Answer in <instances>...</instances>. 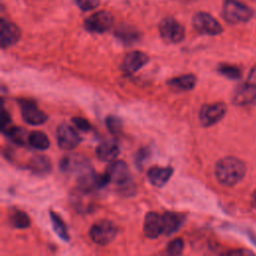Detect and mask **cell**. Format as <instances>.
<instances>
[{
	"instance_id": "cell-1",
	"label": "cell",
	"mask_w": 256,
	"mask_h": 256,
	"mask_svg": "<svg viewBox=\"0 0 256 256\" xmlns=\"http://www.w3.org/2000/svg\"><path fill=\"white\" fill-rule=\"evenodd\" d=\"M246 173L243 161L236 157L227 156L220 159L215 166V176L223 186H234L239 183Z\"/></svg>"
},
{
	"instance_id": "cell-2",
	"label": "cell",
	"mask_w": 256,
	"mask_h": 256,
	"mask_svg": "<svg viewBox=\"0 0 256 256\" xmlns=\"http://www.w3.org/2000/svg\"><path fill=\"white\" fill-rule=\"evenodd\" d=\"M222 13L224 19L232 24L247 22L253 16V11L237 0H225Z\"/></svg>"
},
{
	"instance_id": "cell-3",
	"label": "cell",
	"mask_w": 256,
	"mask_h": 256,
	"mask_svg": "<svg viewBox=\"0 0 256 256\" xmlns=\"http://www.w3.org/2000/svg\"><path fill=\"white\" fill-rule=\"evenodd\" d=\"M118 233L117 226L110 220H99L94 223L89 231L90 238L99 245L109 244Z\"/></svg>"
},
{
	"instance_id": "cell-4",
	"label": "cell",
	"mask_w": 256,
	"mask_h": 256,
	"mask_svg": "<svg viewBox=\"0 0 256 256\" xmlns=\"http://www.w3.org/2000/svg\"><path fill=\"white\" fill-rule=\"evenodd\" d=\"M159 32L163 40L173 44L181 42L185 37L184 27L171 17H167L160 22Z\"/></svg>"
},
{
	"instance_id": "cell-5",
	"label": "cell",
	"mask_w": 256,
	"mask_h": 256,
	"mask_svg": "<svg viewBox=\"0 0 256 256\" xmlns=\"http://www.w3.org/2000/svg\"><path fill=\"white\" fill-rule=\"evenodd\" d=\"M193 26L200 34L214 36L222 32V26L220 23L206 12H198L194 15Z\"/></svg>"
},
{
	"instance_id": "cell-6",
	"label": "cell",
	"mask_w": 256,
	"mask_h": 256,
	"mask_svg": "<svg viewBox=\"0 0 256 256\" xmlns=\"http://www.w3.org/2000/svg\"><path fill=\"white\" fill-rule=\"evenodd\" d=\"M226 105L223 102L205 104L199 112V120L205 127L212 126L219 122L226 114Z\"/></svg>"
},
{
	"instance_id": "cell-7",
	"label": "cell",
	"mask_w": 256,
	"mask_h": 256,
	"mask_svg": "<svg viewBox=\"0 0 256 256\" xmlns=\"http://www.w3.org/2000/svg\"><path fill=\"white\" fill-rule=\"evenodd\" d=\"M113 23L112 14L106 10H100L89 16L85 22L84 26L86 30L93 33H103L110 29Z\"/></svg>"
},
{
	"instance_id": "cell-8",
	"label": "cell",
	"mask_w": 256,
	"mask_h": 256,
	"mask_svg": "<svg viewBox=\"0 0 256 256\" xmlns=\"http://www.w3.org/2000/svg\"><path fill=\"white\" fill-rule=\"evenodd\" d=\"M56 139L58 146L64 150H72L80 142V137L76 130L66 123H62L57 127Z\"/></svg>"
},
{
	"instance_id": "cell-9",
	"label": "cell",
	"mask_w": 256,
	"mask_h": 256,
	"mask_svg": "<svg viewBox=\"0 0 256 256\" xmlns=\"http://www.w3.org/2000/svg\"><path fill=\"white\" fill-rule=\"evenodd\" d=\"M106 175L109 181L118 185L126 186L130 182V173L127 164L122 160H114L107 167Z\"/></svg>"
},
{
	"instance_id": "cell-10",
	"label": "cell",
	"mask_w": 256,
	"mask_h": 256,
	"mask_svg": "<svg viewBox=\"0 0 256 256\" xmlns=\"http://www.w3.org/2000/svg\"><path fill=\"white\" fill-rule=\"evenodd\" d=\"M21 115L26 123L35 126L43 124L48 119L47 114L31 101H23L21 103Z\"/></svg>"
},
{
	"instance_id": "cell-11",
	"label": "cell",
	"mask_w": 256,
	"mask_h": 256,
	"mask_svg": "<svg viewBox=\"0 0 256 256\" xmlns=\"http://www.w3.org/2000/svg\"><path fill=\"white\" fill-rule=\"evenodd\" d=\"M21 31L18 26L4 18L0 21V43L2 48L14 45L20 39Z\"/></svg>"
},
{
	"instance_id": "cell-12",
	"label": "cell",
	"mask_w": 256,
	"mask_h": 256,
	"mask_svg": "<svg viewBox=\"0 0 256 256\" xmlns=\"http://www.w3.org/2000/svg\"><path fill=\"white\" fill-rule=\"evenodd\" d=\"M143 232L146 237L155 239L163 234V217L157 212H148L144 219Z\"/></svg>"
},
{
	"instance_id": "cell-13",
	"label": "cell",
	"mask_w": 256,
	"mask_h": 256,
	"mask_svg": "<svg viewBox=\"0 0 256 256\" xmlns=\"http://www.w3.org/2000/svg\"><path fill=\"white\" fill-rule=\"evenodd\" d=\"M233 101L237 105H247L256 101V82L249 80L237 88Z\"/></svg>"
},
{
	"instance_id": "cell-14",
	"label": "cell",
	"mask_w": 256,
	"mask_h": 256,
	"mask_svg": "<svg viewBox=\"0 0 256 256\" xmlns=\"http://www.w3.org/2000/svg\"><path fill=\"white\" fill-rule=\"evenodd\" d=\"M149 61L148 56L140 51H132L126 55L122 63V70L127 74H133Z\"/></svg>"
},
{
	"instance_id": "cell-15",
	"label": "cell",
	"mask_w": 256,
	"mask_h": 256,
	"mask_svg": "<svg viewBox=\"0 0 256 256\" xmlns=\"http://www.w3.org/2000/svg\"><path fill=\"white\" fill-rule=\"evenodd\" d=\"M96 155L101 161L112 162L116 159L120 152V148L118 143L113 139H108L102 141L96 147Z\"/></svg>"
},
{
	"instance_id": "cell-16",
	"label": "cell",
	"mask_w": 256,
	"mask_h": 256,
	"mask_svg": "<svg viewBox=\"0 0 256 256\" xmlns=\"http://www.w3.org/2000/svg\"><path fill=\"white\" fill-rule=\"evenodd\" d=\"M59 166L63 172L66 173H72V172H77L81 174L85 170L89 169L86 164V160L82 158L79 155H66L63 156L62 159L60 160Z\"/></svg>"
},
{
	"instance_id": "cell-17",
	"label": "cell",
	"mask_w": 256,
	"mask_h": 256,
	"mask_svg": "<svg viewBox=\"0 0 256 256\" xmlns=\"http://www.w3.org/2000/svg\"><path fill=\"white\" fill-rule=\"evenodd\" d=\"M172 174H173V169L171 167H160V166L151 167L147 172L149 181L156 187L164 186L169 181Z\"/></svg>"
},
{
	"instance_id": "cell-18",
	"label": "cell",
	"mask_w": 256,
	"mask_h": 256,
	"mask_svg": "<svg viewBox=\"0 0 256 256\" xmlns=\"http://www.w3.org/2000/svg\"><path fill=\"white\" fill-rule=\"evenodd\" d=\"M163 217V234L171 235L176 232L183 223V216L176 212H165Z\"/></svg>"
},
{
	"instance_id": "cell-19",
	"label": "cell",
	"mask_w": 256,
	"mask_h": 256,
	"mask_svg": "<svg viewBox=\"0 0 256 256\" xmlns=\"http://www.w3.org/2000/svg\"><path fill=\"white\" fill-rule=\"evenodd\" d=\"M167 83L178 90H191L196 84V77L193 74H185L172 78Z\"/></svg>"
},
{
	"instance_id": "cell-20",
	"label": "cell",
	"mask_w": 256,
	"mask_h": 256,
	"mask_svg": "<svg viewBox=\"0 0 256 256\" xmlns=\"http://www.w3.org/2000/svg\"><path fill=\"white\" fill-rule=\"evenodd\" d=\"M28 143L32 148L36 150H46L50 145L49 138L45 133L41 131H32L29 134Z\"/></svg>"
},
{
	"instance_id": "cell-21",
	"label": "cell",
	"mask_w": 256,
	"mask_h": 256,
	"mask_svg": "<svg viewBox=\"0 0 256 256\" xmlns=\"http://www.w3.org/2000/svg\"><path fill=\"white\" fill-rule=\"evenodd\" d=\"M28 166L32 172L37 174L48 173L51 169L50 160L47 157L42 155H37L33 157Z\"/></svg>"
},
{
	"instance_id": "cell-22",
	"label": "cell",
	"mask_w": 256,
	"mask_h": 256,
	"mask_svg": "<svg viewBox=\"0 0 256 256\" xmlns=\"http://www.w3.org/2000/svg\"><path fill=\"white\" fill-rule=\"evenodd\" d=\"M50 219H51V223H52V227L55 231V233L62 239L65 241L69 240V233L67 230V227L64 223V221L62 220V218L55 212L51 211L50 212Z\"/></svg>"
},
{
	"instance_id": "cell-23",
	"label": "cell",
	"mask_w": 256,
	"mask_h": 256,
	"mask_svg": "<svg viewBox=\"0 0 256 256\" xmlns=\"http://www.w3.org/2000/svg\"><path fill=\"white\" fill-rule=\"evenodd\" d=\"M3 133L18 145H24L26 141L28 142L29 135H27L26 131L21 127H8L3 131Z\"/></svg>"
},
{
	"instance_id": "cell-24",
	"label": "cell",
	"mask_w": 256,
	"mask_h": 256,
	"mask_svg": "<svg viewBox=\"0 0 256 256\" xmlns=\"http://www.w3.org/2000/svg\"><path fill=\"white\" fill-rule=\"evenodd\" d=\"M115 35L126 44H130L135 42L138 39V33L129 26L126 27H118L115 30Z\"/></svg>"
},
{
	"instance_id": "cell-25",
	"label": "cell",
	"mask_w": 256,
	"mask_h": 256,
	"mask_svg": "<svg viewBox=\"0 0 256 256\" xmlns=\"http://www.w3.org/2000/svg\"><path fill=\"white\" fill-rule=\"evenodd\" d=\"M10 222L14 227L19 229L27 228L30 225V219L28 215L25 212L20 210H16L11 214Z\"/></svg>"
},
{
	"instance_id": "cell-26",
	"label": "cell",
	"mask_w": 256,
	"mask_h": 256,
	"mask_svg": "<svg viewBox=\"0 0 256 256\" xmlns=\"http://www.w3.org/2000/svg\"><path fill=\"white\" fill-rule=\"evenodd\" d=\"M218 71L220 74L224 75L225 77H227L229 79H238L241 76V71L239 70V68L236 66H233V65L222 64L219 66Z\"/></svg>"
},
{
	"instance_id": "cell-27",
	"label": "cell",
	"mask_w": 256,
	"mask_h": 256,
	"mask_svg": "<svg viewBox=\"0 0 256 256\" xmlns=\"http://www.w3.org/2000/svg\"><path fill=\"white\" fill-rule=\"evenodd\" d=\"M184 247V242L181 238H176L170 241L167 245L166 252L168 256H180Z\"/></svg>"
},
{
	"instance_id": "cell-28",
	"label": "cell",
	"mask_w": 256,
	"mask_h": 256,
	"mask_svg": "<svg viewBox=\"0 0 256 256\" xmlns=\"http://www.w3.org/2000/svg\"><path fill=\"white\" fill-rule=\"evenodd\" d=\"M106 125H107V128L111 131V133L113 134H118L121 132L122 130V122L121 120L116 117V116H108L106 118Z\"/></svg>"
},
{
	"instance_id": "cell-29",
	"label": "cell",
	"mask_w": 256,
	"mask_h": 256,
	"mask_svg": "<svg viewBox=\"0 0 256 256\" xmlns=\"http://www.w3.org/2000/svg\"><path fill=\"white\" fill-rule=\"evenodd\" d=\"M100 3V0H76L77 6L83 10L88 11L96 8Z\"/></svg>"
},
{
	"instance_id": "cell-30",
	"label": "cell",
	"mask_w": 256,
	"mask_h": 256,
	"mask_svg": "<svg viewBox=\"0 0 256 256\" xmlns=\"http://www.w3.org/2000/svg\"><path fill=\"white\" fill-rule=\"evenodd\" d=\"M72 122L74 123V125L81 131L87 132L91 129V124L88 122V120H86L85 118L82 117H73L72 118Z\"/></svg>"
},
{
	"instance_id": "cell-31",
	"label": "cell",
	"mask_w": 256,
	"mask_h": 256,
	"mask_svg": "<svg viewBox=\"0 0 256 256\" xmlns=\"http://www.w3.org/2000/svg\"><path fill=\"white\" fill-rule=\"evenodd\" d=\"M227 256H256L251 250L246 248L232 249L227 253Z\"/></svg>"
},
{
	"instance_id": "cell-32",
	"label": "cell",
	"mask_w": 256,
	"mask_h": 256,
	"mask_svg": "<svg viewBox=\"0 0 256 256\" xmlns=\"http://www.w3.org/2000/svg\"><path fill=\"white\" fill-rule=\"evenodd\" d=\"M10 121H11V119H10L9 114L7 113V111H6V110H3V112H2V120H1V124H2V131H4L5 129H7L8 127H10V126H9Z\"/></svg>"
},
{
	"instance_id": "cell-33",
	"label": "cell",
	"mask_w": 256,
	"mask_h": 256,
	"mask_svg": "<svg viewBox=\"0 0 256 256\" xmlns=\"http://www.w3.org/2000/svg\"><path fill=\"white\" fill-rule=\"evenodd\" d=\"M252 205L256 209V190L253 192V195H252Z\"/></svg>"
}]
</instances>
